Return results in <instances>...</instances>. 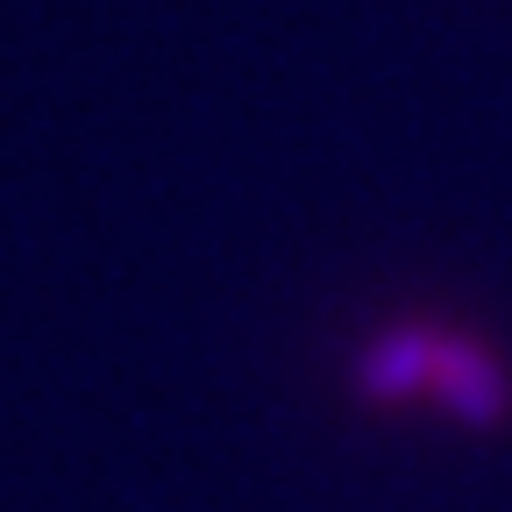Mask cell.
Wrapping results in <instances>:
<instances>
[{
  "mask_svg": "<svg viewBox=\"0 0 512 512\" xmlns=\"http://www.w3.org/2000/svg\"><path fill=\"white\" fill-rule=\"evenodd\" d=\"M434 356H441V328L434 320H392L356 349V392L370 406H406L427 399L434 384Z\"/></svg>",
  "mask_w": 512,
  "mask_h": 512,
  "instance_id": "7a4b0ae2",
  "label": "cell"
},
{
  "mask_svg": "<svg viewBox=\"0 0 512 512\" xmlns=\"http://www.w3.org/2000/svg\"><path fill=\"white\" fill-rule=\"evenodd\" d=\"M427 399L463 420V427H505L512 420V370L498 363V349L484 335L463 328H441V356H434V384Z\"/></svg>",
  "mask_w": 512,
  "mask_h": 512,
  "instance_id": "6da1fadb",
  "label": "cell"
}]
</instances>
